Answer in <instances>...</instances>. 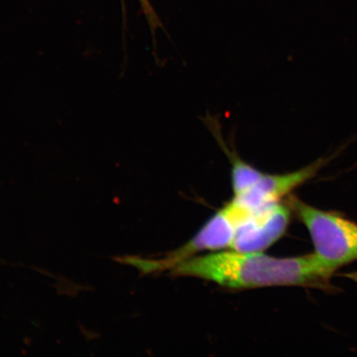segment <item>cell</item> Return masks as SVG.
Here are the masks:
<instances>
[{"instance_id": "6da1fadb", "label": "cell", "mask_w": 357, "mask_h": 357, "mask_svg": "<svg viewBox=\"0 0 357 357\" xmlns=\"http://www.w3.org/2000/svg\"><path fill=\"white\" fill-rule=\"evenodd\" d=\"M335 270L315 253L278 258L234 251L193 257L172 268V275L207 280L229 289L302 287L333 291Z\"/></svg>"}, {"instance_id": "7a4b0ae2", "label": "cell", "mask_w": 357, "mask_h": 357, "mask_svg": "<svg viewBox=\"0 0 357 357\" xmlns=\"http://www.w3.org/2000/svg\"><path fill=\"white\" fill-rule=\"evenodd\" d=\"M251 213L234 199L231 200L214 214L188 243L167 253L165 257L155 259L123 256L114 257V260L122 265L135 267L142 275L171 271L181 263L195 257L199 252L230 248L240 223Z\"/></svg>"}, {"instance_id": "3957f363", "label": "cell", "mask_w": 357, "mask_h": 357, "mask_svg": "<svg viewBox=\"0 0 357 357\" xmlns=\"http://www.w3.org/2000/svg\"><path fill=\"white\" fill-rule=\"evenodd\" d=\"M292 213L306 227L315 254L325 264L337 271L357 261V225L337 213L320 211L288 196Z\"/></svg>"}, {"instance_id": "277c9868", "label": "cell", "mask_w": 357, "mask_h": 357, "mask_svg": "<svg viewBox=\"0 0 357 357\" xmlns=\"http://www.w3.org/2000/svg\"><path fill=\"white\" fill-rule=\"evenodd\" d=\"M291 209L280 202L250 215L240 223L231 249L239 252H262L282 238L289 225Z\"/></svg>"}, {"instance_id": "5b68a950", "label": "cell", "mask_w": 357, "mask_h": 357, "mask_svg": "<svg viewBox=\"0 0 357 357\" xmlns=\"http://www.w3.org/2000/svg\"><path fill=\"white\" fill-rule=\"evenodd\" d=\"M331 158H323L298 171L285 174L262 172L260 178L251 188L234 199L251 212L282 202L291 192L311 178L329 162Z\"/></svg>"}, {"instance_id": "8992f818", "label": "cell", "mask_w": 357, "mask_h": 357, "mask_svg": "<svg viewBox=\"0 0 357 357\" xmlns=\"http://www.w3.org/2000/svg\"><path fill=\"white\" fill-rule=\"evenodd\" d=\"M139 2L142 10H144L146 20L149 21L153 33L155 29L162 28V25L160 24L159 17L154 11L153 6H151L149 0H139Z\"/></svg>"}]
</instances>
